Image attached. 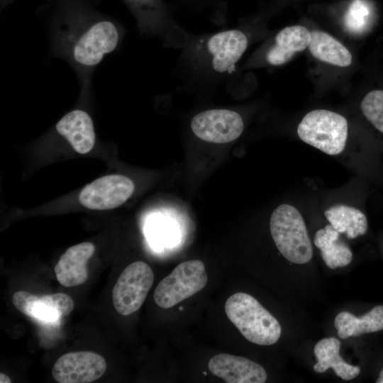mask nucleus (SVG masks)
Returning <instances> with one entry per match:
<instances>
[{
    "label": "nucleus",
    "mask_w": 383,
    "mask_h": 383,
    "mask_svg": "<svg viewBox=\"0 0 383 383\" xmlns=\"http://www.w3.org/2000/svg\"><path fill=\"white\" fill-rule=\"evenodd\" d=\"M370 9L367 3L355 0L345 16V25L353 33H362L369 25Z\"/></svg>",
    "instance_id": "nucleus-22"
},
{
    "label": "nucleus",
    "mask_w": 383,
    "mask_h": 383,
    "mask_svg": "<svg viewBox=\"0 0 383 383\" xmlns=\"http://www.w3.org/2000/svg\"><path fill=\"white\" fill-rule=\"evenodd\" d=\"M154 282V273L144 262L128 265L118 277L113 289L112 301L116 311L128 316L143 305Z\"/></svg>",
    "instance_id": "nucleus-5"
},
{
    "label": "nucleus",
    "mask_w": 383,
    "mask_h": 383,
    "mask_svg": "<svg viewBox=\"0 0 383 383\" xmlns=\"http://www.w3.org/2000/svg\"><path fill=\"white\" fill-rule=\"evenodd\" d=\"M191 128L199 139L212 143H227L237 139L244 128L239 113L228 109H211L196 114Z\"/></svg>",
    "instance_id": "nucleus-8"
},
{
    "label": "nucleus",
    "mask_w": 383,
    "mask_h": 383,
    "mask_svg": "<svg viewBox=\"0 0 383 383\" xmlns=\"http://www.w3.org/2000/svg\"><path fill=\"white\" fill-rule=\"evenodd\" d=\"M377 383H383V368L379 373V378L376 381Z\"/></svg>",
    "instance_id": "nucleus-24"
},
{
    "label": "nucleus",
    "mask_w": 383,
    "mask_h": 383,
    "mask_svg": "<svg viewBox=\"0 0 383 383\" xmlns=\"http://www.w3.org/2000/svg\"><path fill=\"white\" fill-rule=\"evenodd\" d=\"M340 233L331 224L318 230L313 243L321 251V257L331 269L349 265L353 253L349 246L341 239Z\"/></svg>",
    "instance_id": "nucleus-17"
},
{
    "label": "nucleus",
    "mask_w": 383,
    "mask_h": 383,
    "mask_svg": "<svg viewBox=\"0 0 383 383\" xmlns=\"http://www.w3.org/2000/svg\"><path fill=\"white\" fill-rule=\"evenodd\" d=\"M340 342L337 338L330 337L321 339L315 345L313 351L317 362L313 370L323 373L328 368H333L336 375L344 380H351L360 372V368L345 362L339 355Z\"/></svg>",
    "instance_id": "nucleus-16"
},
{
    "label": "nucleus",
    "mask_w": 383,
    "mask_h": 383,
    "mask_svg": "<svg viewBox=\"0 0 383 383\" xmlns=\"http://www.w3.org/2000/svg\"><path fill=\"white\" fill-rule=\"evenodd\" d=\"M94 251V245L89 242L69 248L54 268L59 283L67 287L85 283L89 277L87 262Z\"/></svg>",
    "instance_id": "nucleus-12"
},
{
    "label": "nucleus",
    "mask_w": 383,
    "mask_h": 383,
    "mask_svg": "<svg viewBox=\"0 0 383 383\" xmlns=\"http://www.w3.org/2000/svg\"><path fill=\"white\" fill-rule=\"evenodd\" d=\"M12 303L21 313L45 325L59 324L74 306L72 299L64 293L38 296L28 292L18 291L12 296Z\"/></svg>",
    "instance_id": "nucleus-6"
},
{
    "label": "nucleus",
    "mask_w": 383,
    "mask_h": 383,
    "mask_svg": "<svg viewBox=\"0 0 383 383\" xmlns=\"http://www.w3.org/2000/svg\"><path fill=\"white\" fill-rule=\"evenodd\" d=\"M106 370L101 355L92 351L70 352L55 361L52 374L59 383H90L99 379Z\"/></svg>",
    "instance_id": "nucleus-9"
},
{
    "label": "nucleus",
    "mask_w": 383,
    "mask_h": 383,
    "mask_svg": "<svg viewBox=\"0 0 383 383\" xmlns=\"http://www.w3.org/2000/svg\"><path fill=\"white\" fill-rule=\"evenodd\" d=\"M56 129L78 153L87 154L94 145L93 122L85 111L74 110L69 112L57 122Z\"/></svg>",
    "instance_id": "nucleus-14"
},
{
    "label": "nucleus",
    "mask_w": 383,
    "mask_h": 383,
    "mask_svg": "<svg viewBox=\"0 0 383 383\" xmlns=\"http://www.w3.org/2000/svg\"><path fill=\"white\" fill-rule=\"evenodd\" d=\"M213 56L212 66L218 72L231 70L241 57L248 46L246 35L238 30L218 33L208 41Z\"/></svg>",
    "instance_id": "nucleus-13"
},
{
    "label": "nucleus",
    "mask_w": 383,
    "mask_h": 383,
    "mask_svg": "<svg viewBox=\"0 0 383 383\" xmlns=\"http://www.w3.org/2000/svg\"><path fill=\"white\" fill-rule=\"evenodd\" d=\"M207 282L202 261L183 262L160 282L153 294L154 301L161 308H171L201 291Z\"/></svg>",
    "instance_id": "nucleus-4"
},
{
    "label": "nucleus",
    "mask_w": 383,
    "mask_h": 383,
    "mask_svg": "<svg viewBox=\"0 0 383 383\" xmlns=\"http://www.w3.org/2000/svg\"><path fill=\"white\" fill-rule=\"evenodd\" d=\"M334 326L342 339L382 331L383 306H376L360 318L348 311H342L335 316Z\"/></svg>",
    "instance_id": "nucleus-19"
},
{
    "label": "nucleus",
    "mask_w": 383,
    "mask_h": 383,
    "mask_svg": "<svg viewBox=\"0 0 383 383\" xmlns=\"http://www.w3.org/2000/svg\"><path fill=\"white\" fill-rule=\"evenodd\" d=\"M0 382L1 383H10L11 382L10 377L3 373L0 374Z\"/></svg>",
    "instance_id": "nucleus-23"
},
{
    "label": "nucleus",
    "mask_w": 383,
    "mask_h": 383,
    "mask_svg": "<svg viewBox=\"0 0 383 383\" xmlns=\"http://www.w3.org/2000/svg\"><path fill=\"white\" fill-rule=\"evenodd\" d=\"M118 42V33L113 23L108 21L93 26L77 41L74 49L77 62L84 65H95L104 54L113 51Z\"/></svg>",
    "instance_id": "nucleus-10"
},
{
    "label": "nucleus",
    "mask_w": 383,
    "mask_h": 383,
    "mask_svg": "<svg viewBox=\"0 0 383 383\" xmlns=\"http://www.w3.org/2000/svg\"><path fill=\"white\" fill-rule=\"evenodd\" d=\"M311 32L302 26H288L276 35L274 44L267 55V60L272 65L286 63L298 52L309 45Z\"/></svg>",
    "instance_id": "nucleus-15"
},
{
    "label": "nucleus",
    "mask_w": 383,
    "mask_h": 383,
    "mask_svg": "<svg viewBox=\"0 0 383 383\" xmlns=\"http://www.w3.org/2000/svg\"><path fill=\"white\" fill-rule=\"evenodd\" d=\"M348 133L346 118L326 109L307 113L297 127L299 138L329 155H337L345 148Z\"/></svg>",
    "instance_id": "nucleus-3"
},
{
    "label": "nucleus",
    "mask_w": 383,
    "mask_h": 383,
    "mask_svg": "<svg viewBox=\"0 0 383 383\" xmlns=\"http://www.w3.org/2000/svg\"><path fill=\"white\" fill-rule=\"evenodd\" d=\"M365 119L383 135V89H374L365 94L360 103Z\"/></svg>",
    "instance_id": "nucleus-21"
},
{
    "label": "nucleus",
    "mask_w": 383,
    "mask_h": 383,
    "mask_svg": "<svg viewBox=\"0 0 383 383\" xmlns=\"http://www.w3.org/2000/svg\"><path fill=\"white\" fill-rule=\"evenodd\" d=\"M134 183L121 174H109L86 185L79 194V201L91 210H109L123 204L132 195Z\"/></svg>",
    "instance_id": "nucleus-7"
},
{
    "label": "nucleus",
    "mask_w": 383,
    "mask_h": 383,
    "mask_svg": "<svg viewBox=\"0 0 383 383\" xmlns=\"http://www.w3.org/2000/svg\"><path fill=\"white\" fill-rule=\"evenodd\" d=\"M272 238L279 252L288 261L306 264L313 257V248L304 219L294 206L282 204L272 213Z\"/></svg>",
    "instance_id": "nucleus-2"
},
{
    "label": "nucleus",
    "mask_w": 383,
    "mask_h": 383,
    "mask_svg": "<svg viewBox=\"0 0 383 383\" xmlns=\"http://www.w3.org/2000/svg\"><path fill=\"white\" fill-rule=\"evenodd\" d=\"M308 48L315 58L324 62L338 67H348L352 63L350 52L340 42L323 31L311 32Z\"/></svg>",
    "instance_id": "nucleus-20"
},
{
    "label": "nucleus",
    "mask_w": 383,
    "mask_h": 383,
    "mask_svg": "<svg viewBox=\"0 0 383 383\" xmlns=\"http://www.w3.org/2000/svg\"><path fill=\"white\" fill-rule=\"evenodd\" d=\"M208 368L212 374L227 383H264L267 379L265 370L258 363L227 353L212 357Z\"/></svg>",
    "instance_id": "nucleus-11"
},
{
    "label": "nucleus",
    "mask_w": 383,
    "mask_h": 383,
    "mask_svg": "<svg viewBox=\"0 0 383 383\" xmlns=\"http://www.w3.org/2000/svg\"><path fill=\"white\" fill-rule=\"evenodd\" d=\"M229 320L248 341L270 345L279 339L282 329L278 321L251 295L238 292L225 303Z\"/></svg>",
    "instance_id": "nucleus-1"
},
{
    "label": "nucleus",
    "mask_w": 383,
    "mask_h": 383,
    "mask_svg": "<svg viewBox=\"0 0 383 383\" xmlns=\"http://www.w3.org/2000/svg\"><path fill=\"white\" fill-rule=\"evenodd\" d=\"M331 224L340 233L348 238L354 239L364 235L368 230V220L360 209L347 204H335L324 211Z\"/></svg>",
    "instance_id": "nucleus-18"
}]
</instances>
